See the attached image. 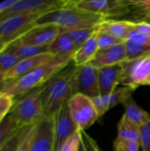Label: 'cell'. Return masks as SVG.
<instances>
[{
    "label": "cell",
    "instance_id": "cell-28",
    "mask_svg": "<svg viewBox=\"0 0 150 151\" xmlns=\"http://www.w3.org/2000/svg\"><path fill=\"white\" fill-rule=\"evenodd\" d=\"M132 12L139 19L150 18V0H129Z\"/></svg>",
    "mask_w": 150,
    "mask_h": 151
},
{
    "label": "cell",
    "instance_id": "cell-3",
    "mask_svg": "<svg viewBox=\"0 0 150 151\" xmlns=\"http://www.w3.org/2000/svg\"><path fill=\"white\" fill-rule=\"evenodd\" d=\"M74 66L70 64L42 86L41 96L46 117L52 118L72 97L71 77Z\"/></svg>",
    "mask_w": 150,
    "mask_h": 151
},
{
    "label": "cell",
    "instance_id": "cell-6",
    "mask_svg": "<svg viewBox=\"0 0 150 151\" xmlns=\"http://www.w3.org/2000/svg\"><path fill=\"white\" fill-rule=\"evenodd\" d=\"M70 114L80 130L85 131L100 118L91 97L74 94L67 102Z\"/></svg>",
    "mask_w": 150,
    "mask_h": 151
},
{
    "label": "cell",
    "instance_id": "cell-17",
    "mask_svg": "<svg viewBox=\"0 0 150 151\" xmlns=\"http://www.w3.org/2000/svg\"><path fill=\"white\" fill-rule=\"evenodd\" d=\"M122 65L106 66L98 70V87L101 96L111 94L121 83Z\"/></svg>",
    "mask_w": 150,
    "mask_h": 151
},
{
    "label": "cell",
    "instance_id": "cell-40",
    "mask_svg": "<svg viewBox=\"0 0 150 151\" xmlns=\"http://www.w3.org/2000/svg\"><path fill=\"white\" fill-rule=\"evenodd\" d=\"M6 47H7V45H6L5 43H4V42L0 40V53H1L2 51H4V50L6 49Z\"/></svg>",
    "mask_w": 150,
    "mask_h": 151
},
{
    "label": "cell",
    "instance_id": "cell-12",
    "mask_svg": "<svg viewBox=\"0 0 150 151\" xmlns=\"http://www.w3.org/2000/svg\"><path fill=\"white\" fill-rule=\"evenodd\" d=\"M53 121L54 151H57L60 146L68 138H70L80 129L70 114L67 103L53 116Z\"/></svg>",
    "mask_w": 150,
    "mask_h": 151
},
{
    "label": "cell",
    "instance_id": "cell-43",
    "mask_svg": "<svg viewBox=\"0 0 150 151\" xmlns=\"http://www.w3.org/2000/svg\"><path fill=\"white\" fill-rule=\"evenodd\" d=\"M4 81H6L5 78H4V74L0 73V82H4Z\"/></svg>",
    "mask_w": 150,
    "mask_h": 151
},
{
    "label": "cell",
    "instance_id": "cell-30",
    "mask_svg": "<svg viewBox=\"0 0 150 151\" xmlns=\"http://www.w3.org/2000/svg\"><path fill=\"white\" fill-rule=\"evenodd\" d=\"M13 104H14L13 97L4 92L0 93V124L11 112Z\"/></svg>",
    "mask_w": 150,
    "mask_h": 151
},
{
    "label": "cell",
    "instance_id": "cell-42",
    "mask_svg": "<svg viewBox=\"0 0 150 151\" xmlns=\"http://www.w3.org/2000/svg\"><path fill=\"white\" fill-rule=\"evenodd\" d=\"M79 151H87L86 150V149H85V147H84V144H83L82 141H81V142H80V149H79Z\"/></svg>",
    "mask_w": 150,
    "mask_h": 151
},
{
    "label": "cell",
    "instance_id": "cell-21",
    "mask_svg": "<svg viewBox=\"0 0 150 151\" xmlns=\"http://www.w3.org/2000/svg\"><path fill=\"white\" fill-rule=\"evenodd\" d=\"M77 47L72 42V41L68 37V35L63 31L59 34L49 45L48 52L54 54L55 56H63L75 53L77 51Z\"/></svg>",
    "mask_w": 150,
    "mask_h": 151
},
{
    "label": "cell",
    "instance_id": "cell-41",
    "mask_svg": "<svg viewBox=\"0 0 150 151\" xmlns=\"http://www.w3.org/2000/svg\"><path fill=\"white\" fill-rule=\"evenodd\" d=\"M9 81H4V82H0V93L4 90V88L6 87V85L8 84Z\"/></svg>",
    "mask_w": 150,
    "mask_h": 151
},
{
    "label": "cell",
    "instance_id": "cell-36",
    "mask_svg": "<svg viewBox=\"0 0 150 151\" xmlns=\"http://www.w3.org/2000/svg\"><path fill=\"white\" fill-rule=\"evenodd\" d=\"M126 40H130L132 42H137L140 44L150 46V36L141 34V33L135 31L134 29L131 30V32L127 35Z\"/></svg>",
    "mask_w": 150,
    "mask_h": 151
},
{
    "label": "cell",
    "instance_id": "cell-1",
    "mask_svg": "<svg viewBox=\"0 0 150 151\" xmlns=\"http://www.w3.org/2000/svg\"><path fill=\"white\" fill-rule=\"evenodd\" d=\"M74 53L57 56L48 63L38 66L20 78L9 81L2 92L16 98L46 84L53 76L72 63Z\"/></svg>",
    "mask_w": 150,
    "mask_h": 151
},
{
    "label": "cell",
    "instance_id": "cell-37",
    "mask_svg": "<svg viewBox=\"0 0 150 151\" xmlns=\"http://www.w3.org/2000/svg\"><path fill=\"white\" fill-rule=\"evenodd\" d=\"M81 141L84 144V147L87 151H102L96 142L90 137L85 131L81 130Z\"/></svg>",
    "mask_w": 150,
    "mask_h": 151
},
{
    "label": "cell",
    "instance_id": "cell-44",
    "mask_svg": "<svg viewBox=\"0 0 150 151\" xmlns=\"http://www.w3.org/2000/svg\"><path fill=\"white\" fill-rule=\"evenodd\" d=\"M143 85H149V86H150V75L148 77V79L145 81V82H144Z\"/></svg>",
    "mask_w": 150,
    "mask_h": 151
},
{
    "label": "cell",
    "instance_id": "cell-34",
    "mask_svg": "<svg viewBox=\"0 0 150 151\" xmlns=\"http://www.w3.org/2000/svg\"><path fill=\"white\" fill-rule=\"evenodd\" d=\"M140 145L142 151H150V123L141 127Z\"/></svg>",
    "mask_w": 150,
    "mask_h": 151
},
{
    "label": "cell",
    "instance_id": "cell-31",
    "mask_svg": "<svg viewBox=\"0 0 150 151\" xmlns=\"http://www.w3.org/2000/svg\"><path fill=\"white\" fill-rule=\"evenodd\" d=\"M140 142L117 137L113 142L114 151H140Z\"/></svg>",
    "mask_w": 150,
    "mask_h": 151
},
{
    "label": "cell",
    "instance_id": "cell-16",
    "mask_svg": "<svg viewBox=\"0 0 150 151\" xmlns=\"http://www.w3.org/2000/svg\"><path fill=\"white\" fill-rule=\"evenodd\" d=\"M127 60L124 42L117 45L99 50L91 61V64L97 69L106 66L122 64Z\"/></svg>",
    "mask_w": 150,
    "mask_h": 151
},
{
    "label": "cell",
    "instance_id": "cell-24",
    "mask_svg": "<svg viewBox=\"0 0 150 151\" xmlns=\"http://www.w3.org/2000/svg\"><path fill=\"white\" fill-rule=\"evenodd\" d=\"M19 130L11 115L8 116L0 124V150L12 138V136Z\"/></svg>",
    "mask_w": 150,
    "mask_h": 151
},
{
    "label": "cell",
    "instance_id": "cell-33",
    "mask_svg": "<svg viewBox=\"0 0 150 151\" xmlns=\"http://www.w3.org/2000/svg\"><path fill=\"white\" fill-rule=\"evenodd\" d=\"M81 142V130L77 131L70 138H68L57 151H79Z\"/></svg>",
    "mask_w": 150,
    "mask_h": 151
},
{
    "label": "cell",
    "instance_id": "cell-8",
    "mask_svg": "<svg viewBox=\"0 0 150 151\" xmlns=\"http://www.w3.org/2000/svg\"><path fill=\"white\" fill-rule=\"evenodd\" d=\"M44 13L25 14L9 17L0 21V40L7 46L35 26L37 19Z\"/></svg>",
    "mask_w": 150,
    "mask_h": 151
},
{
    "label": "cell",
    "instance_id": "cell-11",
    "mask_svg": "<svg viewBox=\"0 0 150 151\" xmlns=\"http://www.w3.org/2000/svg\"><path fill=\"white\" fill-rule=\"evenodd\" d=\"M64 30L56 25H35L19 39L17 43L26 46H48Z\"/></svg>",
    "mask_w": 150,
    "mask_h": 151
},
{
    "label": "cell",
    "instance_id": "cell-23",
    "mask_svg": "<svg viewBox=\"0 0 150 151\" xmlns=\"http://www.w3.org/2000/svg\"><path fill=\"white\" fill-rule=\"evenodd\" d=\"M9 52L18 57L20 60L25 59L27 58L34 57L39 54L48 52V46L45 47H34V46H26V45H20L17 43L16 42L9 44L6 49Z\"/></svg>",
    "mask_w": 150,
    "mask_h": 151
},
{
    "label": "cell",
    "instance_id": "cell-22",
    "mask_svg": "<svg viewBox=\"0 0 150 151\" xmlns=\"http://www.w3.org/2000/svg\"><path fill=\"white\" fill-rule=\"evenodd\" d=\"M118 137L140 142L141 127L129 119L126 115H123L118 125Z\"/></svg>",
    "mask_w": 150,
    "mask_h": 151
},
{
    "label": "cell",
    "instance_id": "cell-35",
    "mask_svg": "<svg viewBox=\"0 0 150 151\" xmlns=\"http://www.w3.org/2000/svg\"><path fill=\"white\" fill-rule=\"evenodd\" d=\"M24 130H25V128L19 129L12 136V138L0 150V151H16L18 146H19V142L21 140V137L23 135Z\"/></svg>",
    "mask_w": 150,
    "mask_h": 151
},
{
    "label": "cell",
    "instance_id": "cell-20",
    "mask_svg": "<svg viewBox=\"0 0 150 151\" xmlns=\"http://www.w3.org/2000/svg\"><path fill=\"white\" fill-rule=\"evenodd\" d=\"M125 113L129 119L137 124L139 127H143L150 123V114L145 110L141 109L133 100V96L129 97L124 104Z\"/></svg>",
    "mask_w": 150,
    "mask_h": 151
},
{
    "label": "cell",
    "instance_id": "cell-18",
    "mask_svg": "<svg viewBox=\"0 0 150 151\" xmlns=\"http://www.w3.org/2000/svg\"><path fill=\"white\" fill-rule=\"evenodd\" d=\"M133 20L106 19L100 24L98 29L112 35L117 39L126 41L128 34L133 29Z\"/></svg>",
    "mask_w": 150,
    "mask_h": 151
},
{
    "label": "cell",
    "instance_id": "cell-27",
    "mask_svg": "<svg viewBox=\"0 0 150 151\" xmlns=\"http://www.w3.org/2000/svg\"><path fill=\"white\" fill-rule=\"evenodd\" d=\"M37 125H34L28 127H26L23 133V135L21 137V140L19 143V146L16 151H30L31 146L34 142L36 130H37Z\"/></svg>",
    "mask_w": 150,
    "mask_h": 151
},
{
    "label": "cell",
    "instance_id": "cell-45",
    "mask_svg": "<svg viewBox=\"0 0 150 151\" xmlns=\"http://www.w3.org/2000/svg\"><path fill=\"white\" fill-rule=\"evenodd\" d=\"M141 19L145 20V21H148V22H149L150 23V18H144V19Z\"/></svg>",
    "mask_w": 150,
    "mask_h": 151
},
{
    "label": "cell",
    "instance_id": "cell-13",
    "mask_svg": "<svg viewBox=\"0 0 150 151\" xmlns=\"http://www.w3.org/2000/svg\"><path fill=\"white\" fill-rule=\"evenodd\" d=\"M135 88L131 87H119L117 88L111 94L107 96H97L93 97V103L96 108L99 117L104 115L108 111L114 108L118 104H124L129 97L133 96Z\"/></svg>",
    "mask_w": 150,
    "mask_h": 151
},
{
    "label": "cell",
    "instance_id": "cell-15",
    "mask_svg": "<svg viewBox=\"0 0 150 151\" xmlns=\"http://www.w3.org/2000/svg\"><path fill=\"white\" fill-rule=\"evenodd\" d=\"M55 57L54 54L50 52H44L39 54L34 57L27 58L25 59H21L14 67H12L10 71L4 73V78L6 81H15L26 73L31 72L32 70L37 68L40 65H42L49 61L52 60Z\"/></svg>",
    "mask_w": 150,
    "mask_h": 151
},
{
    "label": "cell",
    "instance_id": "cell-29",
    "mask_svg": "<svg viewBox=\"0 0 150 151\" xmlns=\"http://www.w3.org/2000/svg\"><path fill=\"white\" fill-rule=\"evenodd\" d=\"M20 59L8 50H4L0 53V73H6L12 67H14Z\"/></svg>",
    "mask_w": 150,
    "mask_h": 151
},
{
    "label": "cell",
    "instance_id": "cell-7",
    "mask_svg": "<svg viewBox=\"0 0 150 151\" xmlns=\"http://www.w3.org/2000/svg\"><path fill=\"white\" fill-rule=\"evenodd\" d=\"M98 70L91 63L75 65L71 77L72 95L82 94L91 98L99 96Z\"/></svg>",
    "mask_w": 150,
    "mask_h": 151
},
{
    "label": "cell",
    "instance_id": "cell-5",
    "mask_svg": "<svg viewBox=\"0 0 150 151\" xmlns=\"http://www.w3.org/2000/svg\"><path fill=\"white\" fill-rule=\"evenodd\" d=\"M69 4L105 19L125 16L132 12L129 0H69Z\"/></svg>",
    "mask_w": 150,
    "mask_h": 151
},
{
    "label": "cell",
    "instance_id": "cell-32",
    "mask_svg": "<svg viewBox=\"0 0 150 151\" xmlns=\"http://www.w3.org/2000/svg\"><path fill=\"white\" fill-rule=\"evenodd\" d=\"M125 41H121L119 39H117L115 37H113L112 35L102 32L97 28V42H98V47L99 50L102 49H106L114 45H117L118 43H121Z\"/></svg>",
    "mask_w": 150,
    "mask_h": 151
},
{
    "label": "cell",
    "instance_id": "cell-19",
    "mask_svg": "<svg viewBox=\"0 0 150 151\" xmlns=\"http://www.w3.org/2000/svg\"><path fill=\"white\" fill-rule=\"evenodd\" d=\"M98 50H99V47L97 42V30H96L94 33V35L74 53L73 60H72L73 65L76 66H80L91 63V61L94 59Z\"/></svg>",
    "mask_w": 150,
    "mask_h": 151
},
{
    "label": "cell",
    "instance_id": "cell-25",
    "mask_svg": "<svg viewBox=\"0 0 150 151\" xmlns=\"http://www.w3.org/2000/svg\"><path fill=\"white\" fill-rule=\"evenodd\" d=\"M127 60H134L150 54V46L140 44L130 40L124 42Z\"/></svg>",
    "mask_w": 150,
    "mask_h": 151
},
{
    "label": "cell",
    "instance_id": "cell-39",
    "mask_svg": "<svg viewBox=\"0 0 150 151\" xmlns=\"http://www.w3.org/2000/svg\"><path fill=\"white\" fill-rule=\"evenodd\" d=\"M16 0H6L0 3V15L4 13L5 11H7L11 6H12L15 4Z\"/></svg>",
    "mask_w": 150,
    "mask_h": 151
},
{
    "label": "cell",
    "instance_id": "cell-4",
    "mask_svg": "<svg viewBox=\"0 0 150 151\" xmlns=\"http://www.w3.org/2000/svg\"><path fill=\"white\" fill-rule=\"evenodd\" d=\"M42 88L14 98L10 114L19 129L36 125L46 117L41 96Z\"/></svg>",
    "mask_w": 150,
    "mask_h": 151
},
{
    "label": "cell",
    "instance_id": "cell-2",
    "mask_svg": "<svg viewBox=\"0 0 150 151\" xmlns=\"http://www.w3.org/2000/svg\"><path fill=\"white\" fill-rule=\"evenodd\" d=\"M106 19L104 17L91 13L68 4L62 8L48 12L41 15L35 21V25H56L64 31L97 28Z\"/></svg>",
    "mask_w": 150,
    "mask_h": 151
},
{
    "label": "cell",
    "instance_id": "cell-26",
    "mask_svg": "<svg viewBox=\"0 0 150 151\" xmlns=\"http://www.w3.org/2000/svg\"><path fill=\"white\" fill-rule=\"evenodd\" d=\"M98 28V27H97ZM97 28H85V29H75V30H67L65 33L68 37L72 41L77 49L82 46L97 30Z\"/></svg>",
    "mask_w": 150,
    "mask_h": 151
},
{
    "label": "cell",
    "instance_id": "cell-14",
    "mask_svg": "<svg viewBox=\"0 0 150 151\" xmlns=\"http://www.w3.org/2000/svg\"><path fill=\"white\" fill-rule=\"evenodd\" d=\"M30 151H54L53 117H45L38 123Z\"/></svg>",
    "mask_w": 150,
    "mask_h": 151
},
{
    "label": "cell",
    "instance_id": "cell-38",
    "mask_svg": "<svg viewBox=\"0 0 150 151\" xmlns=\"http://www.w3.org/2000/svg\"><path fill=\"white\" fill-rule=\"evenodd\" d=\"M133 29L141 34L150 36V23L148 21L142 19H138L136 21L134 20L133 24Z\"/></svg>",
    "mask_w": 150,
    "mask_h": 151
},
{
    "label": "cell",
    "instance_id": "cell-9",
    "mask_svg": "<svg viewBox=\"0 0 150 151\" xmlns=\"http://www.w3.org/2000/svg\"><path fill=\"white\" fill-rule=\"evenodd\" d=\"M69 0H16L15 4L0 15V21L12 16L46 13L65 7Z\"/></svg>",
    "mask_w": 150,
    "mask_h": 151
},
{
    "label": "cell",
    "instance_id": "cell-10",
    "mask_svg": "<svg viewBox=\"0 0 150 151\" xmlns=\"http://www.w3.org/2000/svg\"><path fill=\"white\" fill-rule=\"evenodd\" d=\"M123 68L121 83L123 87L137 88L144 84L150 75V54L121 64Z\"/></svg>",
    "mask_w": 150,
    "mask_h": 151
}]
</instances>
